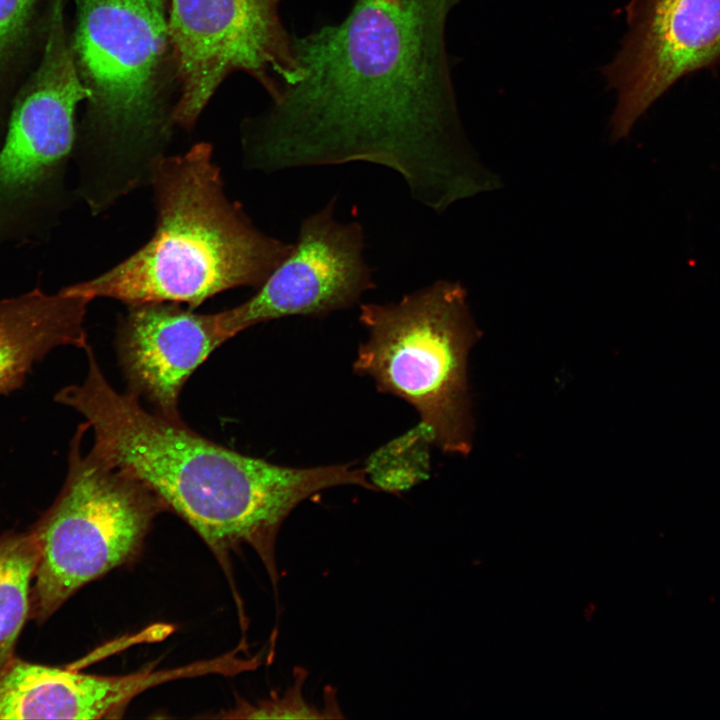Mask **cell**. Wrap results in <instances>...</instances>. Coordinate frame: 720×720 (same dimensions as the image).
Listing matches in <instances>:
<instances>
[{"instance_id":"cell-1","label":"cell","mask_w":720,"mask_h":720,"mask_svg":"<svg viewBox=\"0 0 720 720\" xmlns=\"http://www.w3.org/2000/svg\"><path fill=\"white\" fill-rule=\"evenodd\" d=\"M297 78L244 126L255 169L366 162L442 212L489 187L464 136L445 32L411 0H355L337 24L294 36Z\"/></svg>"},{"instance_id":"cell-2","label":"cell","mask_w":720,"mask_h":720,"mask_svg":"<svg viewBox=\"0 0 720 720\" xmlns=\"http://www.w3.org/2000/svg\"><path fill=\"white\" fill-rule=\"evenodd\" d=\"M84 350L85 379L62 388L55 400L84 417L94 436L91 449L146 485L223 564L230 551L250 546L275 591L276 538L293 509L326 489L366 484L362 468L353 464H275L220 445L181 417L150 412L134 393L112 387L92 348Z\"/></svg>"},{"instance_id":"cell-3","label":"cell","mask_w":720,"mask_h":720,"mask_svg":"<svg viewBox=\"0 0 720 720\" xmlns=\"http://www.w3.org/2000/svg\"><path fill=\"white\" fill-rule=\"evenodd\" d=\"M149 179L157 210L152 238L110 270L66 290L90 301L172 302L192 309L229 289H258L293 248L258 230L229 201L208 143L159 155Z\"/></svg>"},{"instance_id":"cell-4","label":"cell","mask_w":720,"mask_h":720,"mask_svg":"<svg viewBox=\"0 0 720 720\" xmlns=\"http://www.w3.org/2000/svg\"><path fill=\"white\" fill-rule=\"evenodd\" d=\"M68 2L70 48L89 93L73 150L79 179L91 186L105 166L123 175L125 192L143 173L149 177L174 124L179 86L170 0Z\"/></svg>"},{"instance_id":"cell-5","label":"cell","mask_w":720,"mask_h":720,"mask_svg":"<svg viewBox=\"0 0 720 720\" xmlns=\"http://www.w3.org/2000/svg\"><path fill=\"white\" fill-rule=\"evenodd\" d=\"M359 321L367 338L357 350L354 372L413 406L434 446L468 454L473 420L467 362L479 331L464 287L438 280L396 302L365 303Z\"/></svg>"},{"instance_id":"cell-6","label":"cell","mask_w":720,"mask_h":720,"mask_svg":"<svg viewBox=\"0 0 720 720\" xmlns=\"http://www.w3.org/2000/svg\"><path fill=\"white\" fill-rule=\"evenodd\" d=\"M80 424L71 439L68 470L55 501L31 528L39 561L30 616L48 620L84 585L135 561L157 515L166 508L146 485L84 454Z\"/></svg>"},{"instance_id":"cell-7","label":"cell","mask_w":720,"mask_h":720,"mask_svg":"<svg viewBox=\"0 0 720 720\" xmlns=\"http://www.w3.org/2000/svg\"><path fill=\"white\" fill-rule=\"evenodd\" d=\"M66 5L53 4L42 57L16 94L0 147V257L47 240L70 203L65 178L88 98L69 43Z\"/></svg>"},{"instance_id":"cell-8","label":"cell","mask_w":720,"mask_h":720,"mask_svg":"<svg viewBox=\"0 0 720 720\" xmlns=\"http://www.w3.org/2000/svg\"><path fill=\"white\" fill-rule=\"evenodd\" d=\"M284 0H170L169 35L178 97L174 124L190 129L221 83L244 72L272 98L298 76Z\"/></svg>"},{"instance_id":"cell-9","label":"cell","mask_w":720,"mask_h":720,"mask_svg":"<svg viewBox=\"0 0 720 720\" xmlns=\"http://www.w3.org/2000/svg\"><path fill=\"white\" fill-rule=\"evenodd\" d=\"M335 203L333 197L324 208L302 220L291 252L252 297L216 313L227 340L278 318H324L355 306L375 288L363 256V227L359 222L337 221Z\"/></svg>"},{"instance_id":"cell-10","label":"cell","mask_w":720,"mask_h":720,"mask_svg":"<svg viewBox=\"0 0 720 720\" xmlns=\"http://www.w3.org/2000/svg\"><path fill=\"white\" fill-rule=\"evenodd\" d=\"M628 31L604 75L616 94L613 141L679 78L720 59V0H630Z\"/></svg>"},{"instance_id":"cell-11","label":"cell","mask_w":720,"mask_h":720,"mask_svg":"<svg viewBox=\"0 0 720 720\" xmlns=\"http://www.w3.org/2000/svg\"><path fill=\"white\" fill-rule=\"evenodd\" d=\"M227 339L216 313L197 314L178 303L128 306L116 348L128 391L154 411L180 418L179 395L191 374Z\"/></svg>"},{"instance_id":"cell-12","label":"cell","mask_w":720,"mask_h":720,"mask_svg":"<svg viewBox=\"0 0 720 720\" xmlns=\"http://www.w3.org/2000/svg\"><path fill=\"white\" fill-rule=\"evenodd\" d=\"M163 682L161 670L95 675L13 656L0 667V719L119 717L132 699Z\"/></svg>"},{"instance_id":"cell-13","label":"cell","mask_w":720,"mask_h":720,"mask_svg":"<svg viewBox=\"0 0 720 720\" xmlns=\"http://www.w3.org/2000/svg\"><path fill=\"white\" fill-rule=\"evenodd\" d=\"M90 300L62 288L36 287L0 300V393L18 389L35 364L62 346L89 344L85 315Z\"/></svg>"},{"instance_id":"cell-14","label":"cell","mask_w":720,"mask_h":720,"mask_svg":"<svg viewBox=\"0 0 720 720\" xmlns=\"http://www.w3.org/2000/svg\"><path fill=\"white\" fill-rule=\"evenodd\" d=\"M51 14L52 0H0V147L13 100L42 57Z\"/></svg>"},{"instance_id":"cell-15","label":"cell","mask_w":720,"mask_h":720,"mask_svg":"<svg viewBox=\"0 0 720 720\" xmlns=\"http://www.w3.org/2000/svg\"><path fill=\"white\" fill-rule=\"evenodd\" d=\"M39 561L36 536L0 533V667L14 655L31 607V583Z\"/></svg>"},{"instance_id":"cell-16","label":"cell","mask_w":720,"mask_h":720,"mask_svg":"<svg viewBox=\"0 0 720 720\" xmlns=\"http://www.w3.org/2000/svg\"><path fill=\"white\" fill-rule=\"evenodd\" d=\"M432 445L431 431L419 422L367 458L363 469L368 481L376 491L394 494L407 491L428 478Z\"/></svg>"},{"instance_id":"cell-17","label":"cell","mask_w":720,"mask_h":720,"mask_svg":"<svg viewBox=\"0 0 720 720\" xmlns=\"http://www.w3.org/2000/svg\"><path fill=\"white\" fill-rule=\"evenodd\" d=\"M307 675L308 672L305 669L296 667L292 685L281 696L271 695L269 698L255 703L239 702L235 708L215 717L240 719L343 718L344 715L336 702L335 695L330 693L326 704L322 708L305 699L303 685Z\"/></svg>"},{"instance_id":"cell-18","label":"cell","mask_w":720,"mask_h":720,"mask_svg":"<svg viewBox=\"0 0 720 720\" xmlns=\"http://www.w3.org/2000/svg\"><path fill=\"white\" fill-rule=\"evenodd\" d=\"M435 27L445 30L451 10L463 0H411Z\"/></svg>"}]
</instances>
